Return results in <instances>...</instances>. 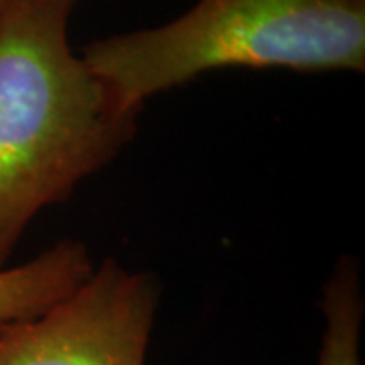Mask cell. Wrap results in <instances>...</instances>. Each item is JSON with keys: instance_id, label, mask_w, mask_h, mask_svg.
Here are the masks:
<instances>
[{"instance_id": "6da1fadb", "label": "cell", "mask_w": 365, "mask_h": 365, "mask_svg": "<svg viewBox=\"0 0 365 365\" xmlns=\"http://www.w3.org/2000/svg\"><path fill=\"white\" fill-rule=\"evenodd\" d=\"M78 0H6L0 14V270L43 209L124 150L126 108L69 43Z\"/></svg>"}, {"instance_id": "7a4b0ae2", "label": "cell", "mask_w": 365, "mask_h": 365, "mask_svg": "<svg viewBox=\"0 0 365 365\" xmlns=\"http://www.w3.org/2000/svg\"><path fill=\"white\" fill-rule=\"evenodd\" d=\"M81 55L132 110L215 69L364 71L365 0H197L165 25L93 41Z\"/></svg>"}, {"instance_id": "3957f363", "label": "cell", "mask_w": 365, "mask_h": 365, "mask_svg": "<svg viewBox=\"0 0 365 365\" xmlns=\"http://www.w3.org/2000/svg\"><path fill=\"white\" fill-rule=\"evenodd\" d=\"M158 302L157 276L104 260L41 313L0 323V365H146Z\"/></svg>"}, {"instance_id": "277c9868", "label": "cell", "mask_w": 365, "mask_h": 365, "mask_svg": "<svg viewBox=\"0 0 365 365\" xmlns=\"http://www.w3.org/2000/svg\"><path fill=\"white\" fill-rule=\"evenodd\" d=\"M88 246L61 240L23 264L0 270V323L41 313L81 284L93 270Z\"/></svg>"}, {"instance_id": "5b68a950", "label": "cell", "mask_w": 365, "mask_h": 365, "mask_svg": "<svg viewBox=\"0 0 365 365\" xmlns=\"http://www.w3.org/2000/svg\"><path fill=\"white\" fill-rule=\"evenodd\" d=\"M325 319L317 365H361V325L365 300L361 290V266L343 256L329 274L321 297Z\"/></svg>"}, {"instance_id": "8992f818", "label": "cell", "mask_w": 365, "mask_h": 365, "mask_svg": "<svg viewBox=\"0 0 365 365\" xmlns=\"http://www.w3.org/2000/svg\"><path fill=\"white\" fill-rule=\"evenodd\" d=\"M4 4H6V0H0V14L4 11Z\"/></svg>"}]
</instances>
